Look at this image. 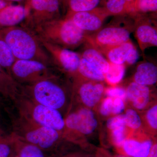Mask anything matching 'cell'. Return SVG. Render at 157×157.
<instances>
[{
	"mask_svg": "<svg viewBox=\"0 0 157 157\" xmlns=\"http://www.w3.org/2000/svg\"><path fill=\"white\" fill-rule=\"evenodd\" d=\"M2 1L12 2H21L23 1L24 0H2Z\"/></svg>",
	"mask_w": 157,
	"mask_h": 157,
	"instance_id": "obj_42",
	"label": "cell"
},
{
	"mask_svg": "<svg viewBox=\"0 0 157 157\" xmlns=\"http://www.w3.org/2000/svg\"><path fill=\"white\" fill-rule=\"evenodd\" d=\"M157 11V0H135L128 14H146L155 13Z\"/></svg>",
	"mask_w": 157,
	"mask_h": 157,
	"instance_id": "obj_26",
	"label": "cell"
},
{
	"mask_svg": "<svg viewBox=\"0 0 157 157\" xmlns=\"http://www.w3.org/2000/svg\"><path fill=\"white\" fill-rule=\"evenodd\" d=\"M73 80V90L77 92L84 106L87 108H92L97 105L105 90L102 82L80 78H75Z\"/></svg>",
	"mask_w": 157,
	"mask_h": 157,
	"instance_id": "obj_13",
	"label": "cell"
},
{
	"mask_svg": "<svg viewBox=\"0 0 157 157\" xmlns=\"http://www.w3.org/2000/svg\"><path fill=\"white\" fill-rule=\"evenodd\" d=\"M20 119L16 126V133L13 134L15 137L38 147L46 154L50 152L53 155L61 151L59 147L64 137L60 132L39 125L21 116Z\"/></svg>",
	"mask_w": 157,
	"mask_h": 157,
	"instance_id": "obj_4",
	"label": "cell"
},
{
	"mask_svg": "<svg viewBox=\"0 0 157 157\" xmlns=\"http://www.w3.org/2000/svg\"><path fill=\"white\" fill-rule=\"evenodd\" d=\"M96 157H112L107 151L102 148H99L96 152Z\"/></svg>",
	"mask_w": 157,
	"mask_h": 157,
	"instance_id": "obj_38",
	"label": "cell"
},
{
	"mask_svg": "<svg viewBox=\"0 0 157 157\" xmlns=\"http://www.w3.org/2000/svg\"><path fill=\"white\" fill-rule=\"evenodd\" d=\"M65 121L67 129L83 135L92 133L98 125L94 112L86 107L70 112L65 118Z\"/></svg>",
	"mask_w": 157,
	"mask_h": 157,
	"instance_id": "obj_12",
	"label": "cell"
},
{
	"mask_svg": "<svg viewBox=\"0 0 157 157\" xmlns=\"http://www.w3.org/2000/svg\"><path fill=\"white\" fill-rule=\"evenodd\" d=\"M15 155L14 138L5 137L0 134V157H12Z\"/></svg>",
	"mask_w": 157,
	"mask_h": 157,
	"instance_id": "obj_28",
	"label": "cell"
},
{
	"mask_svg": "<svg viewBox=\"0 0 157 157\" xmlns=\"http://www.w3.org/2000/svg\"><path fill=\"white\" fill-rule=\"evenodd\" d=\"M15 60L9 46L0 39V65L9 75H11V67Z\"/></svg>",
	"mask_w": 157,
	"mask_h": 157,
	"instance_id": "obj_27",
	"label": "cell"
},
{
	"mask_svg": "<svg viewBox=\"0 0 157 157\" xmlns=\"http://www.w3.org/2000/svg\"><path fill=\"white\" fill-rule=\"evenodd\" d=\"M124 101L120 98H113L112 114L117 115L121 114L125 109Z\"/></svg>",
	"mask_w": 157,
	"mask_h": 157,
	"instance_id": "obj_35",
	"label": "cell"
},
{
	"mask_svg": "<svg viewBox=\"0 0 157 157\" xmlns=\"http://www.w3.org/2000/svg\"><path fill=\"white\" fill-rule=\"evenodd\" d=\"M0 94L14 102L22 95L21 86L0 65Z\"/></svg>",
	"mask_w": 157,
	"mask_h": 157,
	"instance_id": "obj_17",
	"label": "cell"
},
{
	"mask_svg": "<svg viewBox=\"0 0 157 157\" xmlns=\"http://www.w3.org/2000/svg\"><path fill=\"white\" fill-rule=\"evenodd\" d=\"M27 1V0H26V2Z\"/></svg>",
	"mask_w": 157,
	"mask_h": 157,
	"instance_id": "obj_46",
	"label": "cell"
},
{
	"mask_svg": "<svg viewBox=\"0 0 157 157\" xmlns=\"http://www.w3.org/2000/svg\"><path fill=\"white\" fill-rule=\"evenodd\" d=\"M39 40L49 55L52 67L68 76L74 78L77 73L80 61V54Z\"/></svg>",
	"mask_w": 157,
	"mask_h": 157,
	"instance_id": "obj_9",
	"label": "cell"
},
{
	"mask_svg": "<svg viewBox=\"0 0 157 157\" xmlns=\"http://www.w3.org/2000/svg\"><path fill=\"white\" fill-rule=\"evenodd\" d=\"M15 155L16 157H47L41 149L33 144L20 140L14 135Z\"/></svg>",
	"mask_w": 157,
	"mask_h": 157,
	"instance_id": "obj_22",
	"label": "cell"
},
{
	"mask_svg": "<svg viewBox=\"0 0 157 157\" xmlns=\"http://www.w3.org/2000/svg\"><path fill=\"white\" fill-rule=\"evenodd\" d=\"M134 25V19L131 22L115 21L95 33L88 34L85 42L98 50L122 44L131 39Z\"/></svg>",
	"mask_w": 157,
	"mask_h": 157,
	"instance_id": "obj_6",
	"label": "cell"
},
{
	"mask_svg": "<svg viewBox=\"0 0 157 157\" xmlns=\"http://www.w3.org/2000/svg\"><path fill=\"white\" fill-rule=\"evenodd\" d=\"M112 143L117 151L120 150L124 141L128 137L127 127H121L111 130Z\"/></svg>",
	"mask_w": 157,
	"mask_h": 157,
	"instance_id": "obj_29",
	"label": "cell"
},
{
	"mask_svg": "<svg viewBox=\"0 0 157 157\" xmlns=\"http://www.w3.org/2000/svg\"><path fill=\"white\" fill-rule=\"evenodd\" d=\"M127 127L133 130H138L142 125L140 116L133 109H128L124 114Z\"/></svg>",
	"mask_w": 157,
	"mask_h": 157,
	"instance_id": "obj_30",
	"label": "cell"
},
{
	"mask_svg": "<svg viewBox=\"0 0 157 157\" xmlns=\"http://www.w3.org/2000/svg\"><path fill=\"white\" fill-rule=\"evenodd\" d=\"M25 6L27 14L21 24L31 29L61 17L60 0H27Z\"/></svg>",
	"mask_w": 157,
	"mask_h": 157,
	"instance_id": "obj_8",
	"label": "cell"
},
{
	"mask_svg": "<svg viewBox=\"0 0 157 157\" xmlns=\"http://www.w3.org/2000/svg\"><path fill=\"white\" fill-rule=\"evenodd\" d=\"M146 119L147 124L151 129H157V105L153 106L146 113Z\"/></svg>",
	"mask_w": 157,
	"mask_h": 157,
	"instance_id": "obj_33",
	"label": "cell"
},
{
	"mask_svg": "<svg viewBox=\"0 0 157 157\" xmlns=\"http://www.w3.org/2000/svg\"><path fill=\"white\" fill-rule=\"evenodd\" d=\"M114 157H130L128 156L125 155L119 154L115 156Z\"/></svg>",
	"mask_w": 157,
	"mask_h": 157,
	"instance_id": "obj_43",
	"label": "cell"
},
{
	"mask_svg": "<svg viewBox=\"0 0 157 157\" xmlns=\"http://www.w3.org/2000/svg\"><path fill=\"white\" fill-rule=\"evenodd\" d=\"M87 157H96L95 155H88Z\"/></svg>",
	"mask_w": 157,
	"mask_h": 157,
	"instance_id": "obj_44",
	"label": "cell"
},
{
	"mask_svg": "<svg viewBox=\"0 0 157 157\" xmlns=\"http://www.w3.org/2000/svg\"><path fill=\"white\" fill-rule=\"evenodd\" d=\"M104 93L108 97L120 98L124 101L127 100L126 89L121 86H113L105 89Z\"/></svg>",
	"mask_w": 157,
	"mask_h": 157,
	"instance_id": "obj_31",
	"label": "cell"
},
{
	"mask_svg": "<svg viewBox=\"0 0 157 157\" xmlns=\"http://www.w3.org/2000/svg\"><path fill=\"white\" fill-rule=\"evenodd\" d=\"M126 126L124 114H120L110 117L107 122V127L111 130L121 127ZM127 127V126H126Z\"/></svg>",
	"mask_w": 157,
	"mask_h": 157,
	"instance_id": "obj_32",
	"label": "cell"
},
{
	"mask_svg": "<svg viewBox=\"0 0 157 157\" xmlns=\"http://www.w3.org/2000/svg\"><path fill=\"white\" fill-rule=\"evenodd\" d=\"M135 0H126L127 3V8H128V14H129L130 8Z\"/></svg>",
	"mask_w": 157,
	"mask_h": 157,
	"instance_id": "obj_41",
	"label": "cell"
},
{
	"mask_svg": "<svg viewBox=\"0 0 157 157\" xmlns=\"http://www.w3.org/2000/svg\"><path fill=\"white\" fill-rule=\"evenodd\" d=\"M27 14L25 6L12 4L0 10V30L20 25Z\"/></svg>",
	"mask_w": 157,
	"mask_h": 157,
	"instance_id": "obj_15",
	"label": "cell"
},
{
	"mask_svg": "<svg viewBox=\"0 0 157 157\" xmlns=\"http://www.w3.org/2000/svg\"><path fill=\"white\" fill-rule=\"evenodd\" d=\"M87 155L81 152L74 151L67 153L62 151L52 155L50 156L47 157H87Z\"/></svg>",
	"mask_w": 157,
	"mask_h": 157,
	"instance_id": "obj_37",
	"label": "cell"
},
{
	"mask_svg": "<svg viewBox=\"0 0 157 157\" xmlns=\"http://www.w3.org/2000/svg\"><path fill=\"white\" fill-rule=\"evenodd\" d=\"M125 72L124 64H117L109 62V69L105 74V80L111 85H115L122 80Z\"/></svg>",
	"mask_w": 157,
	"mask_h": 157,
	"instance_id": "obj_25",
	"label": "cell"
},
{
	"mask_svg": "<svg viewBox=\"0 0 157 157\" xmlns=\"http://www.w3.org/2000/svg\"><path fill=\"white\" fill-rule=\"evenodd\" d=\"M157 81V68L152 62H141L137 65L134 76L133 82L139 84L151 86Z\"/></svg>",
	"mask_w": 157,
	"mask_h": 157,
	"instance_id": "obj_19",
	"label": "cell"
},
{
	"mask_svg": "<svg viewBox=\"0 0 157 157\" xmlns=\"http://www.w3.org/2000/svg\"><path fill=\"white\" fill-rule=\"evenodd\" d=\"M154 144L152 139L148 136L129 135L118 152L130 157H146Z\"/></svg>",
	"mask_w": 157,
	"mask_h": 157,
	"instance_id": "obj_14",
	"label": "cell"
},
{
	"mask_svg": "<svg viewBox=\"0 0 157 157\" xmlns=\"http://www.w3.org/2000/svg\"><path fill=\"white\" fill-rule=\"evenodd\" d=\"M138 56L139 55H138V52L135 46L130 51V52L127 56L124 63L128 65L134 64L137 61Z\"/></svg>",
	"mask_w": 157,
	"mask_h": 157,
	"instance_id": "obj_36",
	"label": "cell"
},
{
	"mask_svg": "<svg viewBox=\"0 0 157 157\" xmlns=\"http://www.w3.org/2000/svg\"><path fill=\"white\" fill-rule=\"evenodd\" d=\"M12 157H16V156H15V155H14Z\"/></svg>",
	"mask_w": 157,
	"mask_h": 157,
	"instance_id": "obj_45",
	"label": "cell"
},
{
	"mask_svg": "<svg viewBox=\"0 0 157 157\" xmlns=\"http://www.w3.org/2000/svg\"><path fill=\"white\" fill-rule=\"evenodd\" d=\"M54 68L37 61L16 59L11 69V76L21 86L33 84L57 75Z\"/></svg>",
	"mask_w": 157,
	"mask_h": 157,
	"instance_id": "obj_7",
	"label": "cell"
},
{
	"mask_svg": "<svg viewBox=\"0 0 157 157\" xmlns=\"http://www.w3.org/2000/svg\"><path fill=\"white\" fill-rule=\"evenodd\" d=\"M0 39L9 46L15 59L37 61L53 67L48 53L31 29L20 25L2 29Z\"/></svg>",
	"mask_w": 157,
	"mask_h": 157,
	"instance_id": "obj_1",
	"label": "cell"
},
{
	"mask_svg": "<svg viewBox=\"0 0 157 157\" xmlns=\"http://www.w3.org/2000/svg\"><path fill=\"white\" fill-rule=\"evenodd\" d=\"M134 19V31L142 53L157 46V21L146 14H130Z\"/></svg>",
	"mask_w": 157,
	"mask_h": 157,
	"instance_id": "obj_10",
	"label": "cell"
},
{
	"mask_svg": "<svg viewBox=\"0 0 157 157\" xmlns=\"http://www.w3.org/2000/svg\"><path fill=\"white\" fill-rule=\"evenodd\" d=\"M80 54V56L88 62L98 71L105 75L109 67V62L100 52L86 42Z\"/></svg>",
	"mask_w": 157,
	"mask_h": 157,
	"instance_id": "obj_20",
	"label": "cell"
},
{
	"mask_svg": "<svg viewBox=\"0 0 157 157\" xmlns=\"http://www.w3.org/2000/svg\"><path fill=\"white\" fill-rule=\"evenodd\" d=\"M113 98L107 97L102 101L100 107V113L107 117L112 114Z\"/></svg>",
	"mask_w": 157,
	"mask_h": 157,
	"instance_id": "obj_34",
	"label": "cell"
},
{
	"mask_svg": "<svg viewBox=\"0 0 157 157\" xmlns=\"http://www.w3.org/2000/svg\"><path fill=\"white\" fill-rule=\"evenodd\" d=\"M134 46L130 39L122 44L102 48L98 51L110 63L123 64L130 51Z\"/></svg>",
	"mask_w": 157,
	"mask_h": 157,
	"instance_id": "obj_18",
	"label": "cell"
},
{
	"mask_svg": "<svg viewBox=\"0 0 157 157\" xmlns=\"http://www.w3.org/2000/svg\"><path fill=\"white\" fill-rule=\"evenodd\" d=\"M32 30L40 40L72 50L84 44L89 34L66 17L44 23Z\"/></svg>",
	"mask_w": 157,
	"mask_h": 157,
	"instance_id": "obj_2",
	"label": "cell"
},
{
	"mask_svg": "<svg viewBox=\"0 0 157 157\" xmlns=\"http://www.w3.org/2000/svg\"><path fill=\"white\" fill-rule=\"evenodd\" d=\"M146 157H157V144L155 143L151 149L149 153Z\"/></svg>",
	"mask_w": 157,
	"mask_h": 157,
	"instance_id": "obj_39",
	"label": "cell"
},
{
	"mask_svg": "<svg viewBox=\"0 0 157 157\" xmlns=\"http://www.w3.org/2000/svg\"><path fill=\"white\" fill-rule=\"evenodd\" d=\"M101 0H65L68 7L67 13L90 11L100 5Z\"/></svg>",
	"mask_w": 157,
	"mask_h": 157,
	"instance_id": "obj_24",
	"label": "cell"
},
{
	"mask_svg": "<svg viewBox=\"0 0 157 157\" xmlns=\"http://www.w3.org/2000/svg\"><path fill=\"white\" fill-rule=\"evenodd\" d=\"M16 103L21 116L27 120L60 133L66 128L65 119L57 109L38 104L23 95Z\"/></svg>",
	"mask_w": 157,
	"mask_h": 157,
	"instance_id": "obj_5",
	"label": "cell"
},
{
	"mask_svg": "<svg viewBox=\"0 0 157 157\" xmlns=\"http://www.w3.org/2000/svg\"><path fill=\"white\" fill-rule=\"evenodd\" d=\"M73 78L102 82L105 81V75L80 56L77 73Z\"/></svg>",
	"mask_w": 157,
	"mask_h": 157,
	"instance_id": "obj_21",
	"label": "cell"
},
{
	"mask_svg": "<svg viewBox=\"0 0 157 157\" xmlns=\"http://www.w3.org/2000/svg\"><path fill=\"white\" fill-rule=\"evenodd\" d=\"M109 16L102 7H98L90 11L67 13L65 17L70 19L81 30L90 34L100 29Z\"/></svg>",
	"mask_w": 157,
	"mask_h": 157,
	"instance_id": "obj_11",
	"label": "cell"
},
{
	"mask_svg": "<svg viewBox=\"0 0 157 157\" xmlns=\"http://www.w3.org/2000/svg\"><path fill=\"white\" fill-rule=\"evenodd\" d=\"M57 75L23 86L22 95L38 104L61 112L67 104L68 91L70 84Z\"/></svg>",
	"mask_w": 157,
	"mask_h": 157,
	"instance_id": "obj_3",
	"label": "cell"
},
{
	"mask_svg": "<svg viewBox=\"0 0 157 157\" xmlns=\"http://www.w3.org/2000/svg\"><path fill=\"white\" fill-rule=\"evenodd\" d=\"M100 5L109 16H120L128 14L126 0H101Z\"/></svg>",
	"mask_w": 157,
	"mask_h": 157,
	"instance_id": "obj_23",
	"label": "cell"
},
{
	"mask_svg": "<svg viewBox=\"0 0 157 157\" xmlns=\"http://www.w3.org/2000/svg\"><path fill=\"white\" fill-rule=\"evenodd\" d=\"M12 2H6V1H2V0H0V10L4 9L5 7L11 5Z\"/></svg>",
	"mask_w": 157,
	"mask_h": 157,
	"instance_id": "obj_40",
	"label": "cell"
},
{
	"mask_svg": "<svg viewBox=\"0 0 157 157\" xmlns=\"http://www.w3.org/2000/svg\"><path fill=\"white\" fill-rule=\"evenodd\" d=\"M149 86L133 81L128 86L126 89L127 99L135 109L142 110L148 105L151 95Z\"/></svg>",
	"mask_w": 157,
	"mask_h": 157,
	"instance_id": "obj_16",
	"label": "cell"
}]
</instances>
